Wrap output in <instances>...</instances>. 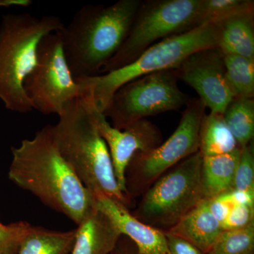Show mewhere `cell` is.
I'll list each match as a JSON object with an SVG mask.
<instances>
[{
	"instance_id": "6da1fadb",
	"label": "cell",
	"mask_w": 254,
	"mask_h": 254,
	"mask_svg": "<svg viewBox=\"0 0 254 254\" xmlns=\"http://www.w3.org/2000/svg\"><path fill=\"white\" fill-rule=\"evenodd\" d=\"M9 180L79 225L95 208L94 196L60 153L51 125L11 148Z\"/></svg>"
},
{
	"instance_id": "7a4b0ae2",
	"label": "cell",
	"mask_w": 254,
	"mask_h": 254,
	"mask_svg": "<svg viewBox=\"0 0 254 254\" xmlns=\"http://www.w3.org/2000/svg\"><path fill=\"white\" fill-rule=\"evenodd\" d=\"M141 0L86 5L58 31L74 78L99 75L125 43Z\"/></svg>"
},
{
	"instance_id": "3957f363",
	"label": "cell",
	"mask_w": 254,
	"mask_h": 254,
	"mask_svg": "<svg viewBox=\"0 0 254 254\" xmlns=\"http://www.w3.org/2000/svg\"><path fill=\"white\" fill-rule=\"evenodd\" d=\"M51 125L63 158L93 195H104L128 208L131 198L119 187L109 150L81 98L68 102Z\"/></svg>"
},
{
	"instance_id": "277c9868",
	"label": "cell",
	"mask_w": 254,
	"mask_h": 254,
	"mask_svg": "<svg viewBox=\"0 0 254 254\" xmlns=\"http://www.w3.org/2000/svg\"><path fill=\"white\" fill-rule=\"evenodd\" d=\"M218 23H208L155 43L123 67L97 76L75 78L83 90L81 98L104 114L114 94L124 85L163 70L178 67L198 50L217 46Z\"/></svg>"
},
{
	"instance_id": "5b68a950",
	"label": "cell",
	"mask_w": 254,
	"mask_h": 254,
	"mask_svg": "<svg viewBox=\"0 0 254 254\" xmlns=\"http://www.w3.org/2000/svg\"><path fill=\"white\" fill-rule=\"evenodd\" d=\"M64 25L58 16L36 17L28 13L6 15L0 26V99L6 109L33 110L25 92V80L36 67L40 43Z\"/></svg>"
},
{
	"instance_id": "8992f818",
	"label": "cell",
	"mask_w": 254,
	"mask_h": 254,
	"mask_svg": "<svg viewBox=\"0 0 254 254\" xmlns=\"http://www.w3.org/2000/svg\"><path fill=\"white\" fill-rule=\"evenodd\" d=\"M199 152L182 160L148 189L135 211L138 220L162 231L175 226L204 199Z\"/></svg>"
},
{
	"instance_id": "52a82bcc",
	"label": "cell",
	"mask_w": 254,
	"mask_h": 254,
	"mask_svg": "<svg viewBox=\"0 0 254 254\" xmlns=\"http://www.w3.org/2000/svg\"><path fill=\"white\" fill-rule=\"evenodd\" d=\"M200 3V0L141 1L125 43L100 74L126 66L165 38L197 27Z\"/></svg>"
},
{
	"instance_id": "ba28073f",
	"label": "cell",
	"mask_w": 254,
	"mask_h": 254,
	"mask_svg": "<svg viewBox=\"0 0 254 254\" xmlns=\"http://www.w3.org/2000/svg\"><path fill=\"white\" fill-rule=\"evenodd\" d=\"M205 108L199 98L190 99L170 138L150 151L133 155L125 173V187L130 198L144 193L170 169L198 152L200 123Z\"/></svg>"
},
{
	"instance_id": "9c48e42d",
	"label": "cell",
	"mask_w": 254,
	"mask_h": 254,
	"mask_svg": "<svg viewBox=\"0 0 254 254\" xmlns=\"http://www.w3.org/2000/svg\"><path fill=\"white\" fill-rule=\"evenodd\" d=\"M177 79L174 70H163L133 80L117 91L103 115L123 130L148 117L180 109L190 99Z\"/></svg>"
},
{
	"instance_id": "30bf717a",
	"label": "cell",
	"mask_w": 254,
	"mask_h": 254,
	"mask_svg": "<svg viewBox=\"0 0 254 254\" xmlns=\"http://www.w3.org/2000/svg\"><path fill=\"white\" fill-rule=\"evenodd\" d=\"M23 87L33 110L46 115H60L68 102L81 98L83 90L68 66L58 32L42 39L36 67Z\"/></svg>"
},
{
	"instance_id": "8fae6325",
	"label": "cell",
	"mask_w": 254,
	"mask_h": 254,
	"mask_svg": "<svg viewBox=\"0 0 254 254\" xmlns=\"http://www.w3.org/2000/svg\"><path fill=\"white\" fill-rule=\"evenodd\" d=\"M81 100L108 146L119 187L127 195L125 173L128 164L136 153L150 151L161 144V131L147 119L135 122L125 129H118L112 126L106 117L89 102Z\"/></svg>"
},
{
	"instance_id": "7c38bea8",
	"label": "cell",
	"mask_w": 254,
	"mask_h": 254,
	"mask_svg": "<svg viewBox=\"0 0 254 254\" xmlns=\"http://www.w3.org/2000/svg\"><path fill=\"white\" fill-rule=\"evenodd\" d=\"M174 71L212 113H223L235 97L227 82L224 55L216 46L195 52Z\"/></svg>"
},
{
	"instance_id": "4fadbf2b",
	"label": "cell",
	"mask_w": 254,
	"mask_h": 254,
	"mask_svg": "<svg viewBox=\"0 0 254 254\" xmlns=\"http://www.w3.org/2000/svg\"><path fill=\"white\" fill-rule=\"evenodd\" d=\"M93 196L95 206L111 219L121 235L136 245L140 254H171L165 232L140 221L127 206L113 198L104 195Z\"/></svg>"
},
{
	"instance_id": "5bb4252c",
	"label": "cell",
	"mask_w": 254,
	"mask_h": 254,
	"mask_svg": "<svg viewBox=\"0 0 254 254\" xmlns=\"http://www.w3.org/2000/svg\"><path fill=\"white\" fill-rule=\"evenodd\" d=\"M76 230L71 254H110L122 235L111 219L95 206Z\"/></svg>"
},
{
	"instance_id": "9a60e30c",
	"label": "cell",
	"mask_w": 254,
	"mask_h": 254,
	"mask_svg": "<svg viewBox=\"0 0 254 254\" xmlns=\"http://www.w3.org/2000/svg\"><path fill=\"white\" fill-rule=\"evenodd\" d=\"M222 231L220 222L209 210L208 199L204 198L175 226L165 232L188 241L202 252L208 254Z\"/></svg>"
},
{
	"instance_id": "2e32d148",
	"label": "cell",
	"mask_w": 254,
	"mask_h": 254,
	"mask_svg": "<svg viewBox=\"0 0 254 254\" xmlns=\"http://www.w3.org/2000/svg\"><path fill=\"white\" fill-rule=\"evenodd\" d=\"M218 23L216 47L222 54L254 60V11L235 15Z\"/></svg>"
},
{
	"instance_id": "e0dca14e",
	"label": "cell",
	"mask_w": 254,
	"mask_h": 254,
	"mask_svg": "<svg viewBox=\"0 0 254 254\" xmlns=\"http://www.w3.org/2000/svg\"><path fill=\"white\" fill-rule=\"evenodd\" d=\"M241 148L227 154L203 157L201 186L203 196L212 199L233 190L234 179Z\"/></svg>"
},
{
	"instance_id": "ac0fdd59",
	"label": "cell",
	"mask_w": 254,
	"mask_h": 254,
	"mask_svg": "<svg viewBox=\"0 0 254 254\" xmlns=\"http://www.w3.org/2000/svg\"><path fill=\"white\" fill-rule=\"evenodd\" d=\"M77 230L62 232L31 225L16 254H71Z\"/></svg>"
},
{
	"instance_id": "d6986e66",
	"label": "cell",
	"mask_w": 254,
	"mask_h": 254,
	"mask_svg": "<svg viewBox=\"0 0 254 254\" xmlns=\"http://www.w3.org/2000/svg\"><path fill=\"white\" fill-rule=\"evenodd\" d=\"M237 148H240L225 123L223 113L205 114L199 130L198 152L201 156L227 154Z\"/></svg>"
},
{
	"instance_id": "ffe728a7",
	"label": "cell",
	"mask_w": 254,
	"mask_h": 254,
	"mask_svg": "<svg viewBox=\"0 0 254 254\" xmlns=\"http://www.w3.org/2000/svg\"><path fill=\"white\" fill-rule=\"evenodd\" d=\"M227 127L237 142L239 148L247 146L254 141V98L235 97L223 113Z\"/></svg>"
},
{
	"instance_id": "44dd1931",
	"label": "cell",
	"mask_w": 254,
	"mask_h": 254,
	"mask_svg": "<svg viewBox=\"0 0 254 254\" xmlns=\"http://www.w3.org/2000/svg\"><path fill=\"white\" fill-rule=\"evenodd\" d=\"M225 73L235 97L254 98V60L235 55H224Z\"/></svg>"
},
{
	"instance_id": "7402d4cb",
	"label": "cell",
	"mask_w": 254,
	"mask_h": 254,
	"mask_svg": "<svg viewBox=\"0 0 254 254\" xmlns=\"http://www.w3.org/2000/svg\"><path fill=\"white\" fill-rule=\"evenodd\" d=\"M254 11L251 0H200L197 27L208 23H218L242 13Z\"/></svg>"
},
{
	"instance_id": "603a6c76",
	"label": "cell",
	"mask_w": 254,
	"mask_h": 254,
	"mask_svg": "<svg viewBox=\"0 0 254 254\" xmlns=\"http://www.w3.org/2000/svg\"><path fill=\"white\" fill-rule=\"evenodd\" d=\"M208 254H254V223L245 228L222 230Z\"/></svg>"
},
{
	"instance_id": "cb8c5ba5",
	"label": "cell",
	"mask_w": 254,
	"mask_h": 254,
	"mask_svg": "<svg viewBox=\"0 0 254 254\" xmlns=\"http://www.w3.org/2000/svg\"><path fill=\"white\" fill-rule=\"evenodd\" d=\"M233 190L254 191V142L241 148L234 179Z\"/></svg>"
},
{
	"instance_id": "d4e9b609",
	"label": "cell",
	"mask_w": 254,
	"mask_h": 254,
	"mask_svg": "<svg viewBox=\"0 0 254 254\" xmlns=\"http://www.w3.org/2000/svg\"><path fill=\"white\" fill-rule=\"evenodd\" d=\"M31 224L19 221L4 225L0 222V254H16Z\"/></svg>"
},
{
	"instance_id": "484cf974",
	"label": "cell",
	"mask_w": 254,
	"mask_h": 254,
	"mask_svg": "<svg viewBox=\"0 0 254 254\" xmlns=\"http://www.w3.org/2000/svg\"><path fill=\"white\" fill-rule=\"evenodd\" d=\"M254 223V206L233 205L225 221L222 230L245 228Z\"/></svg>"
},
{
	"instance_id": "4316f807",
	"label": "cell",
	"mask_w": 254,
	"mask_h": 254,
	"mask_svg": "<svg viewBox=\"0 0 254 254\" xmlns=\"http://www.w3.org/2000/svg\"><path fill=\"white\" fill-rule=\"evenodd\" d=\"M169 251L171 254H205L194 245L181 237L165 232Z\"/></svg>"
},
{
	"instance_id": "83f0119b",
	"label": "cell",
	"mask_w": 254,
	"mask_h": 254,
	"mask_svg": "<svg viewBox=\"0 0 254 254\" xmlns=\"http://www.w3.org/2000/svg\"><path fill=\"white\" fill-rule=\"evenodd\" d=\"M218 198L232 205L254 206V191L232 190Z\"/></svg>"
},
{
	"instance_id": "f1b7e54d",
	"label": "cell",
	"mask_w": 254,
	"mask_h": 254,
	"mask_svg": "<svg viewBox=\"0 0 254 254\" xmlns=\"http://www.w3.org/2000/svg\"><path fill=\"white\" fill-rule=\"evenodd\" d=\"M208 205L210 213L220 222L222 227V224L226 220L233 205L224 201L217 197L212 199H208Z\"/></svg>"
},
{
	"instance_id": "f546056e",
	"label": "cell",
	"mask_w": 254,
	"mask_h": 254,
	"mask_svg": "<svg viewBox=\"0 0 254 254\" xmlns=\"http://www.w3.org/2000/svg\"><path fill=\"white\" fill-rule=\"evenodd\" d=\"M110 254H140L136 245L129 238L121 235L118 243Z\"/></svg>"
},
{
	"instance_id": "4dcf8cb0",
	"label": "cell",
	"mask_w": 254,
	"mask_h": 254,
	"mask_svg": "<svg viewBox=\"0 0 254 254\" xmlns=\"http://www.w3.org/2000/svg\"><path fill=\"white\" fill-rule=\"evenodd\" d=\"M33 4L31 0H0V7L9 6H22L27 7Z\"/></svg>"
}]
</instances>
